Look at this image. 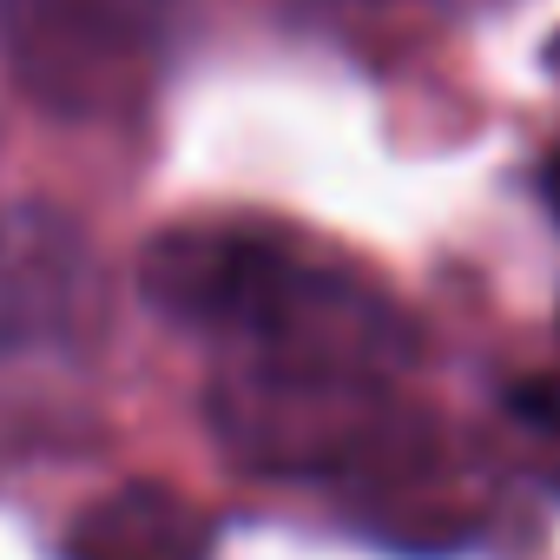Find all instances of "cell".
<instances>
[{
    "label": "cell",
    "instance_id": "6da1fadb",
    "mask_svg": "<svg viewBox=\"0 0 560 560\" xmlns=\"http://www.w3.org/2000/svg\"><path fill=\"white\" fill-rule=\"evenodd\" d=\"M139 298L198 337L264 363L396 376L416 363L409 311L357 257L257 218L165 224L139 257Z\"/></svg>",
    "mask_w": 560,
    "mask_h": 560
},
{
    "label": "cell",
    "instance_id": "7a4b0ae2",
    "mask_svg": "<svg viewBox=\"0 0 560 560\" xmlns=\"http://www.w3.org/2000/svg\"><path fill=\"white\" fill-rule=\"evenodd\" d=\"M218 448L277 481H343V475H409L429 455V416L402 402L396 376L264 363L231 357L211 376Z\"/></svg>",
    "mask_w": 560,
    "mask_h": 560
},
{
    "label": "cell",
    "instance_id": "3957f363",
    "mask_svg": "<svg viewBox=\"0 0 560 560\" xmlns=\"http://www.w3.org/2000/svg\"><path fill=\"white\" fill-rule=\"evenodd\" d=\"M178 0H0V67L67 126L126 119L165 73Z\"/></svg>",
    "mask_w": 560,
    "mask_h": 560
},
{
    "label": "cell",
    "instance_id": "277c9868",
    "mask_svg": "<svg viewBox=\"0 0 560 560\" xmlns=\"http://www.w3.org/2000/svg\"><path fill=\"white\" fill-rule=\"evenodd\" d=\"M100 291V257L60 205H0V363L86 343Z\"/></svg>",
    "mask_w": 560,
    "mask_h": 560
},
{
    "label": "cell",
    "instance_id": "5b68a950",
    "mask_svg": "<svg viewBox=\"0 0 560 560\" xmlns=\"http://www.w3.org/2000/svg\"><path fill=\"white\" fill-rule=\"evenodd\" d=\"M211 553H218L211 514L165 481H126L100 494L67 534V560H211Z\"/></svg>",
    "mask_w": 560,
    "mask_h": 560
}]
</instances>
